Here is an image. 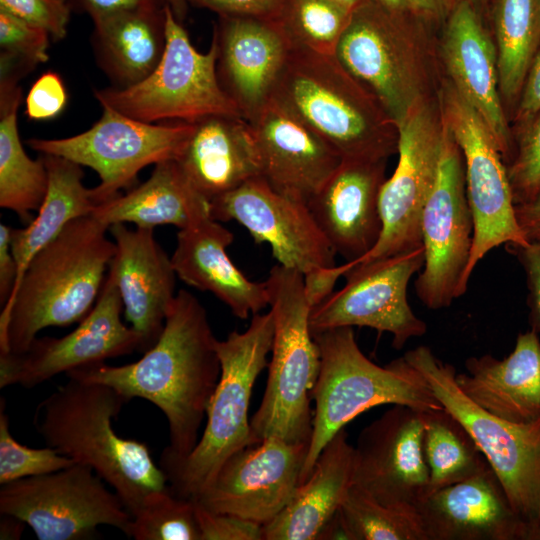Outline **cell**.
<instances>
[{"label": "cell", "instance_id": "277c9868", "mask_svg": "<svg viewBox=\"0 0 540 540\" xmlns=\"http://www.w3.org/2000/svg\"><path fill=\"white\" fill-rule=\"evenodd\" d=\"M312 335L319 348L320 370L311 392L313 426L300 484L311 474L324 446L362 412L383 404L417 410L444 408L425 377L403 356L385 366L367 358L353 327Z\"/></svg>", "mask_w": 540, "mask_h": 540}, {"label": "cell", "instance_id": "52a82bcc", "mask_svg": "<svg viewBox=\"0 0 540 540\" xmlns=\"http://www.w3.org/2000/svg\"><path fill=\"white\" fill-rule=\"evenodd\" d=\"M335 59L292 49L272 100L301 119L343 159L382 160L397 150L382 109Z\"/></svg>", "mask_w": 540, "mask_h": 540}, {"label": "cell", "instance_id": "681fc988", "mask_svg": "<svg viewBox=\"0 0 540 540\" xmlns=\"http://www.w3.org/2000/svg\"><path fill=\"white\" fill-rule=\"evenodd\" d=\"M72 13L87 14L92 20L121 10L166 5L165 0H66Z\"/></svg>", "mask_w": 540, "mask_h": 540}, {"label": "cell", "instance_id": "5b68a950", "mask_svg": "<svg viewBox=\"0 0 540 540\" xmlns=\"http://www.w3.org/2000/svg\"><path fill=\"white\" fill-rule=\"evenodd\" d=\"M274 336L271 311L253 315L244 332L232 331L217 340L221 374L206 412V426L184 458L160 457L170 489L196 500L209 487L223 463L252 445L249 404L259 374L268 367Z\"/></svg>", "mask_w": 540, "mask_h": 540}, {"label": "cell", "instance_id": "6f0895ef", "mask_svg": "<svg viewBox=\"0 0 540 540\" xmlns=\"http://www.w3.org/2000/svg\"><path fill=\"white\" fill-rule=\"evenodd\" d=\"M379 4H381L386 9L397 12V13H403L409 10L408 4L406 0H376Z\"/></svg>", "mask_w": 540, "mask_h": 540}, {"label": "cell", "instance_id": "7bdbcfd3", "mask_svg": "<svg viewBox=\"0 0 540 540\" xmlns=\"http://www.w3.org/2000/svg\"><path fill=\"white\" fill-rule=\"evenodd\" d=\"M0 9L43 28L54 42L67 36L72 11L66 0H0Z\"/></svg>", "mask_w": 540, "mask_h": 540}, {"label": "cell", "instance_id": "3957f363", "mask_svg": "<svg viewBox=\"0 0 540 540\" xmlns=\"http://www.w3.org/2000/svg\"><path fill=\"white\" fill-rule=\"evenodd\" d=\"M127 402L108 385L68 378L39 403L33 424L46 446L90 467L133 516L148 495L169 484L145 443L114 430L112 421Z\"/></svg>", "mask_w": 540, "mask_h": 540}, {"label": "cell", "instance_id": "680465c9", "mask_svg": "<svg viewBox=\"0 0 540 540\" xmlns=\"http://www.w3.org/2000/svg\"><path fill=\"white\" fill-rule=\"evenodd\" d=\"M335 1L341 3L342 5L348 7L351 10H354L355 8L364 4L368 0H335Z\"/></svg>", "mask_w": 540, "mask_h": 540}, {"label": "cell", "instance_id": "cb8c5ba5", "mask_svg": "<svg viewBox=\"0 0 540 540\" xmlns=\"http://www.w3.org/2000/svg\"><path fill=\"white\" fill-rule=\"evenodd\" d=\"M381 160L343 159L307 205L335 253L356 262L377 244L382 232L379 195Z\"/></svg>", "mask_w": 540, "mask_h": 540}, {"label": "cell", "instance_id": "9c48e42d", "mask_svg": "<svg viewBox=\"0 0 540 540\" xmlns=\"http://www.w3.org/2000/svg\"><path fill=\"white\" fill-rule=\"evenodd\" d=\"M165 16L166 47L157 67L128 88L95 89L101 107L148 123H194L212 115L242 117L219 83L216 40L212 37L209 50L200 52L167 4Z\"/></svg>", "mask_w": 540, "mask_h": 540}, {"label": "cell", "instance_id": "74e56055", "mask_svg": "<svg viewBox=\"0 0 540 540\" xmlns=\"http://www.w3.org/2000/svg\"><path fill=\"white\" fill-rule=\"evenodd\" d=\"M352 11L335 0H285L276 21L292 49L334 56Z\"/></svg>", "mask_w": 540, "mask_h": 540}, {"label": "cell", "instance_id": "f6af8a7d", "mask_svg": "<svg viewBox=\"0 0 540 540\" xmlns=\"http://www.w3.org/2000/svg\"><path fill=\"white\" fill-rule=\"evenodd\" d=\"M201 540H263V526L235 515L213 512L195 501Z\"/></svg>", "mask_w": 540, "mask_h": 540}, {"label": "cell", "instance_id": "9f6ffc18", "mask_svg": "<svg viewBox=\"0 0 540 540\" xmlns=\"http://www.w3.org/2000/svg\"><path fill=\"white\" fill-rule=\"evenodd\" d=\"M165 1H166V4L172 10L177 20L183 23L188 13V7H189L188 1L187 0H165Z\"/></svg>", "mask_w": 540, "mask_h": 540}, {"label": "cell", "instance_id": "4316f807", "mask_svg": "<svg viewBox=\"0 0 540 540\" xmlns=\"http://www.w3.org/2000/svg\"><path fill=\"white\" fill-rule=\"evenodd\" d=\"M232 232L211 215L177 233L171 261L177 277L187 285L208 291L240 319L257 314L269 305L265 281L246 277L227 254Z\"/></svg>", "mask_w": 540, "mask_h": 540}, {"label": "cell", "instance_id": "603a6c76", "mask_svg": "<svg viewBox=\"0 0 540 540\" xmlns=\"http://www.w3.org/2000/svg\"><path fill=\"white\" fill-rule=\"evenodd\" d=\"M115 254L108 274L123 303L127 322L141 339V352L158 340L176 294V272L171 257L154 237L152 228L129 229L124 223L110 226Z\"/></svg>", "mask_w": 540, "mask_h": 540}, {"label": "cell", "instance_id": "1f68e13d", "mask_svg": "<svg viewBox=\"0 0 540 540\" xmlns=\"http://www.w3.org/2000/svg\"><path fill=\"white\" fill-rule=\"evenodd\" d=\"M90 215L109 228L133 223L152 229L174 225L180 230L210 215V202L191 185L175 160H167L157 163L145 182L95 206Z\"/></svg>", "mask_w": 540, "mask_h": 540}, {"label": "cell", "instance_id": "4fadbf2b", "mask_svg": "<svg viewBox=\"0 0 540 540\" xmlns=\"http://www.w3.org/2000/svg\"><path fill=\"white\" fill-rule=\"evenodd\" d=\"M446 126L464 162L466 194L473 216V244L464 282L492 249L524 246L503 156L492 132L477 111L457 92L448 93Z\"/></svg>", "mask_w": 540, "mask_h": 540}, {"label": "cell", "instance_id": "7c38bea8", "mask_svg": "<svg viewBox=\"0 0 540 540\" xmlns=\"http://www.w3.org/2000/svg\"><path fill=\"white\" fill-rule=\"evenodd\" d=\"M420 232L424 264L415 281L420 301L429 309L449 307L465 294V271L473 244L461 151L445 125L438 174L425 203Z\"/></svg>", "mask_w": 540, "mask_h": 540}, {"label": "cell", "instance_id": "f5cc1de1", "mask_svg": "<svg viewBox=\"0 0 540 540\" xmlns=\"http://www.w3.org/2000/svg\"><path fill=\"white\" fill-rule=\"evenodd\" d=\"M520 229L527 242L540 238V191L529 202L515 206Z\"/></svg>", "mask_w": 540, "mask_h": 540}, {"label": "cell", "instance_id": "f35d334b", "mask_svg": "<svg viewBox=\"0 0 540 540\" xmlns=\"http://www.w3.org/2000/svg\"><path fill=\"white\" fill-rule=\"evenodd\" d=\"M135 540H201L195 501L170 487L148 495L132 516L129 536Z\"/></svg>", "mask_w": 540, "mask_h": 540}, {"label": "cell", "instance_id": "bcb514c9", "mask_svg": "<svg viewBox=\"0 0 540 540\" xmlns=\"http://www.w3.org/2000/svg\"><path fill=\"white\" fill-rule=\"evenodd\" d=\"M520 262L528 290L527 305L531 329L540 333V238L524 246L506 245Z\"/></svg>", "mask_w": 540, "mask_h": 540}, {"label": "cell", "instance_id": "7402d4cb", "mask_svg": "<svg viewBox=\"0 0 540 540\" xmlns=\"http://www.w3.org/2000/svg\"><path fill=\"white\" fill-rule=\"evenodd\" d=\"M250 125L260 176L293 199L307 203L343 160L326 140L272 99Z\"/></svg>", "mask_w": 540, "mask_h": 540}, {"label": "cell", "instance_id": "db71d44e", "mask_svg": "<svg viewBox=\"0 0 540 540\" xmlns=\"http://www.w3.org/2000/svg\"><path fill=\"white\" fill-rule=\"evenodd\" d=\"M408 8L412 12L422 15L436 16L442 14L449 0H406Z\"/></svg>", "mask_w": 540, "mask_h": 540}, {"label": "cell", "instance_id": "4dcf8cb0", "mask_svg": "<svg viewBox=\"0 0 540 540\" xmlns=\"http://www.w3.org/2000/svg\"><path fill=\"white\" fill-rule=\"evenodd\" d=\"M165 6L126 9L92 20L93 54L112 87L133 86L157 67L166 47Z\"/></svg>", "mask_w": 540, "mask_h": 540}, {"label": "cell", "instance_id": "ac0fdd59", "mask_svg": "<svg viewBox=\"0 0 540 540\" xmlns=\"http://www.w3.org/2000/svg\"><path fill=\"white\" fill-rule=\"evenodd\" d=\"M309 443L266 438L233 453L194 500L205 508L262 526L271 522L300 485Z\"/></svg>", "mask_w": 540, "mask_h": 540}, {"label": "cell", "instance_id": "7a4b0ae2", "mask_svg": "<svg viewBox=\"0 0 540 540\" xmlns=\"http://www.w3.org/2000/svg\"><path fill=\"white\" fill-rule=\"evenodd\" d=\"M108 230L92 215L74 219L31 259L1 307V352L24 353L42 329L69 326L90 312L115 254Z\"/></svg>", "mask_w": 540, "mask_h": 540}, {"label": "cell", "instance_id": "d6a6232c", "mask_svg": "<svg viewBox=\"0 0 540 540\" xmlns=\"http://www.w3.org/2000/svg\"><path fill=\"white\" fill-rule=\"evenodd\" d=\"M41 156L49 176L45 199L36 217L26 227L11 229V250L18 266L12 294L31 259L70 221L90 215L96 206L91 189L86 188L82 182L84 173L81 165L61 156Z\"/></svg>", "mask_w": 540, "mask_h": 540}, {"label": "cell", "instance_id": "ab89813d", "mask_svg": "<svg viewBox=\"0 0 540 540\" xmlns=\"http://www.w3.org/2000/svg\"><path fill=\"white\" fill-rule=\"evenodd\" d=\"M0 406V484L10 483L26 477L53 473L73 465L75 462L55 449L30 448L17 442L9 430V419Z\"/></svg>", "mask_w": 540, "mask_h": 540}, {"label": "cell", "instance_id": "e575fe53", "mask_svg": "<svg viewBox=\"0 0 540 540\" xmlns=\"http://www.w3.org/2000/svg\"><path fill=\"white\" fill-rule=\"evenodd\" d=\"M421 413L430 493L490 468L473 438L447 410H422Z\"/></svg>", "mask_w": 540, "mask_h": 540}, {"label": "cell", "instance_id": "5bb4252c", "mask_svg": "<svg viewBox=\"0 0 540 540\" xmlns=\"http://www.w3.org/2000/svg\"><path fill=\"white\" fill-rule=\"evenodd\" d=\"M424 248L354 265L345 274L343 288L311 309L312 334L337 327H368L392 335L400 350L427 331L407 298L412 276L422 269Z\"/></svg>", "mask_w": 540, "mask_h": 540}, {"label": "cell", "instance_id": "c3c4849f", "mask_svg": "<svg viewBox=\"0 0 540 540\" xmlns=\"http://www.w3.org/2000/svg\"><path fill=\"white\" fill-rule=\"evenodd\" d=\"M350 269L345 262L339 266L319 268L304 274V290L306 298L313 308L333 293V288L340 276Z\"/></svg>", "mask_w": 540, "mask_h": 540}, {"label": "cell", "instance_id": "60d3db41", "mask_svg": "<svg viewBox=\"0 0 540 540\" xmlns=\"http://www.w3.org/2000/svg\"><path fill=\"white\" fill-rule=\"evenodd\" d=\"M534 117L523 132L517 154L507 169L515 206L531 201L540 191V112Z\"/></svg>", "mask_w": 540, "mask_h": 540}, {"label": "cell", "instance_id": "30bf717a", "mask_svg": "<svg viewBox=\"0 0 540 540\" xmlns=\"http://www.w3.org/2000/svg\"><path fill=\"white\" fill-rule=\"evenodd\" d=\"M102 115L88 130L59 139L30 138L27 146L93 169L100 182L91 188L95 205L133 186L138 173L150 164L176 160L194 123H148L102 106Z\"/></svg>", "mask_w": 540, "mask_h": 540}, {"label": "cell", "instance_id": "ee69618b", "mask_svg": "<svg viewBox=\"0 0 540 540\" xmlns=\"http://www.w3.org/2000/svg\"><path fill=\"white\" fill-rule=\"evenodd\" d=\"M68 103V93L61 76L54 71L42 73L25 98V114L30 120L44 121L59 116Z\"/></svg>", "mask_w": 540, "mask_h": 540}, {"label": "cell", "instance_id": "11a10c76", "mask_svg": "<svg viewBox=\"0 0 540 540\" xmlns=\"http://www.w3.org/2000/svg\"><path fill=\"white\" fill-rule=\"evenodd\" d=\"M1 515L2 518L0 521V539H19L26 523L19 518L9 514Z\"/></svg>", "mask_w": 540, "mask_h": 540}, {"label": "cell", "instance_id": "9a60e30c", "mask_svg": "<svg viewBox=\"0 0 540 540\" xmlns=\"http://www.w3.org/2000/svg\"><path fill=\"white\" fill-rule=\"evenodd\" d=\"M396 128L398 163L379 195L381 236L368 254L350 262L352 267L422 246L420 221L436 182L445 126L414 106Z\"/></svg>", "mask_w": 540, "mask_h": 540}, {"label": "cell", "instance_id": "b9f144b4", "mask_svg": "<svg viewBox=\"0 0 540 540\" xmlns=\"http://www.w3.org/2000/svg\"><path fill=\"white\" fill-rule=\"evenodd\" d=\"M50 34L9 12L0 9V48L37 66L49 59Z\"/></svg>", "mask_w": 540, "mask_h": 540}, {"label": "cell", "instance_id": "f907efd6", "mask_svg": "<svg viewBox=\"0 0 540 540\" xmlns=\"http://www.w3.org/2000/svg\"><path fill=\"white\" fill-rule=\"evenodd\" d=\"M11 227L0 224V304L9 300L17 280L18 266L11 250Z\"/></svg>", "mask_w": 540, "mask_h": 540}, {"label": "cell", "instance_id": "f546056e", "mask_svg": "<svg viewBox=\"0 0 540 540\" xmlns=\"http://www.w3.org/2000/svg\"><path fill=\"white\" fill-rule=\"evenodd\" d=\"M354 446L341 429L322 449L289 504L263 526V540L325 539L354 482Z\"/></svg>", "mask_w": 540, "mask_h": 540}, {"label": "cell", "instance_id": "836d02e7", "mask_svg": "<svg viewBox=\"0 0 540 540\" xmlns=\"http://www.w3.org/2000/svg\"><path fill=\"white\" fill-rule=\"evenodd\" d=\"M21 102L22 93L0 99V207L28 224L45 199L49 176L42 156L31 159L21 142L17 122Z\"/></svg>", "mask_w": 540, "mask_h": 540}, {"label": "cell", "instance_id": "8992f818", "mask_svg": "<svg viewBox=\"0 0 540 540\" xmlns=\"http://www.w3.org/2000/svg\"><path fill=\"white\" fill-rule=\"evenodd\" d=\"M274 319L272 357L262 401L250 420L253 444L266 438L309 443L311 392L320 370L318 345L310 330L304 276L277 264L265 281Z\"/></svg>", "mask_w": 540, "mask_h": 540}, {"label": "cell", "instance_id": "d4e9b609", "mask_svg": "<svg viewBox=\"0 0 540 540\" xmlns=\"http://www.w3.org/2000/svg\"><path fill=\"white\" fill-rule=\"evenodd\" d=\"M417 511L427 540H531L491 467L431 492Z\"/></svg>", "mask_w": 540, "mask_h": 540}, {"label": "cell", "instance_id": "816d5d0a", "mask_svg": "<svg viewBox=\"0 0 540 540\" xmlns=\"http://www.w3.org/2000/svg\"><path fill=\"white\" fill-rule=\"evenodd\" d=\"M540 112V49L528 71L523 85L518 116L532 119Z\"/></svg>", "mask_w": 540, "mask_h": 540}, {"label": "cell", "instance_id": "6da1fadb", "mask_svg": "<svg viewBox=\"0 0 540 540\" xmlns=\"http://www.w3.org/2000/svg\"><path fill=\"white\" fill-rule=\"evenodd\" d=\"M206 309L181 289L166 315L156 343L137 361L104 362L66 373L68 378L108 385L128 401L142 398L166 416L170 444L161 456L184 458L196 446L221 365Z\"/></svg>", "mask_w": 540, "mask_h": 540}, {"label": "cell", "instance_id": "8d00e7d4", "mask_svg": "<svg viewBox=\"0 0 540 540\" xmlns=\"http://www.w3.org/2000/svg\"><path fill=\"white\" fill-rule=\"evenodd\" d=\"M336 518L342 539L427 540L417 509L382 504L354 483Z\"/></svg>", "mask_w": 540, "mask_h": 540}, {"label": "cell", "instance_id": "2e32d148", "mask_svg": "<svg viewBox=\"0 0 540 540\" xmlns=\"http://www.w3.org/2000/svg\"><path fill=\"white\" fill-rule=\"evenodd\" d=\"M122 311L120 293L107 273L96 303L72 332L36 338L21 354L0 351V387L32 388L59 373L140 351V336L122 322Z\"/></svg>", "mask_w": 540, "mask_h": 540}, {"label": "cell", "instance_id": "d590c367", "mask_svg": "<svg viewBox=\"0 0 540 540\" xmlns=\"http://www.w3.org/2000/svg\"><path fill=\"white\" fill-rule=\"evenodd\" d=\"M494 25L499 90L512 98L540 49V0H497Z\"/></svg>", "mask_w": 540, "mask_h": 540}, {"label": "cell", "instance_id": "484cf974", "mask_svg": "<svg viewBox=\"0 0 540 540\" xmlns=\"http://www.w3.org/2000/svg\"><path fill=\"white\" fill-rule=\"evenodd\" d=\"M443 56L456 92L481 116L506 156L510 139L499 96L497 49L475 6L466 0H458L452 7Z\"/></svg>", "mask_w": 540, "mask_h": 540}, {"label": "cell", "instance_id": "e0dca14e", "mask_svg": "<svg viewBox=\"0 0 540 540\" xmlns=\"http://www.w3.org/2000/svg\"><path fill=\"white\" fill-rule=\"evenodd\" d=\"M214 220H235L256 243H268L278 264L303 275L336 266L335 251L307 203L288 197L257 176L210 201Z\"/></svg>", "mask_w": 540, "mask_h": 540}, {"label": "cell", "instance_id": "ffe728a7", "mask_svg": "<svg viewBox=\"0 0 540 540\" xmlns=\"http://www.w3.org/2000/svg\"><path fill=\"white\" fill-rule=\"evenodd\" d=\"M403 13L368 0L352 11L334 54L395 126L415 106L412 71L404 46Z\"/></svg>", "mask_w": 540, "mask_h": 540}, {"label": "cell", "instance_id": "d6986e66", "mask_svg": "<svg viewBox=\"0 0 540 540\" xmlns=\"http://www.w3.org/2000/svg\"><path fill=\"white\" fill-rule=\"evenodd\" d=\"M421 411L393 405L358 436L353 483L382 504L417 509L430 493Z\"/></svg>", "mask_w": 540, "mask_h": 540}, {"label": "cell", "instance_id": "ba28073f", "mask_svg": "<svg viewBox=\"0 0 540 540\" xmlns=\"http://www.w3.org/2000/svg\"><path fill=\"white\" fill-rule=\"evenodd\" d=\"M403 357L473 438L511 506L530 526L531 540H540V420L514 423L484 410L459 388L456 369L427 346L411 349Z\"/></svg>", "mask_w": 540, "mask_h": 540}, {"label": "cell", "instance_id": "f1b7e54d", "mask_svg": "<svg viewBox=\"0 0 540 540\" xmlns=\"http://www.w3.org/2000/svg\"><path fill=\"white\" fill-rule=\"evenodd\" d=\"M175 161L209 202L260 176L251 125L238 116L212 115L194 122L193 131Z\"/></svg>", "mask_w": 540, "mask_h": 540}, {"label": "cell", "instance_id": "83f0119b", "mask_svg": "<svg viewBox=\"0 0 540 540\" xmlns=\"http://www.w3.org/2000/svg\"><path fill=\"white\" fill-rule=\"evenodd\" d=\"M466 372L456 373L463 393L489 413L514 423L540 420V339L536 331L517 335L503 359L490 354L465 361Z\"/></svg>", "mask_w": 540, "mask_h": 540}, {"label": "cell", "instance_id": "7dc6e473", "mask_svg": "<svg viewBox=\"0 0 540 540\" xmlns=\"http://www.w3.org/2000/svg\"><path fill=\"white\" fill-rule=\"evenodd\" d=\"M189 5L208 9L218 16L254 17L276 20L285 0H187Z\"/></svg>", "mask_w": 540, "mask_h": 540}, {"label": "cell", "instance_id": "8fae6325", "mask_svg": "<svg viewBox=\"0 0 540 540\" xmlns=\"http://www.w3.org/2000/svg\"><path fill=\"white\" fill-rule=\"evenodd\" d=\"M90 467L59 471L1 485L0 513L24 521L39 540H83L108 525L129 536L131 514Z\"/></svg>", "mask_w": 540, "mask_h": 540}, {"label": "cell", "instance_id": "91938a15", "mask_svg": "<svg viewBox=\"0 0 540 540\" xmlns=\"http://www.w3.org/2000/svg\"><path fill=\"white\" fill-rule=\"evenodd\" d=\"M466 1H468V2H470V3L472 2V0H466ZM471 4H472V3H471Z\"/></svg>", "mask_w": 540, "mask_h": 540}, {"label": "cell", "instance_id": "44dd1931", "mask_svg": "<svg viewBox=\"0 0 540 540\" xmlns=\"http://www.w3.org/2000/svg\"><path fill=\"white\" fill-rule=\"evenodd\" d=\"M213 38L219 83L251 123L271 101L292 47L276 20L254 17L219 16Z\"/></svg>", "mask_w": 540, "mask_h": 540}]
</instances>
